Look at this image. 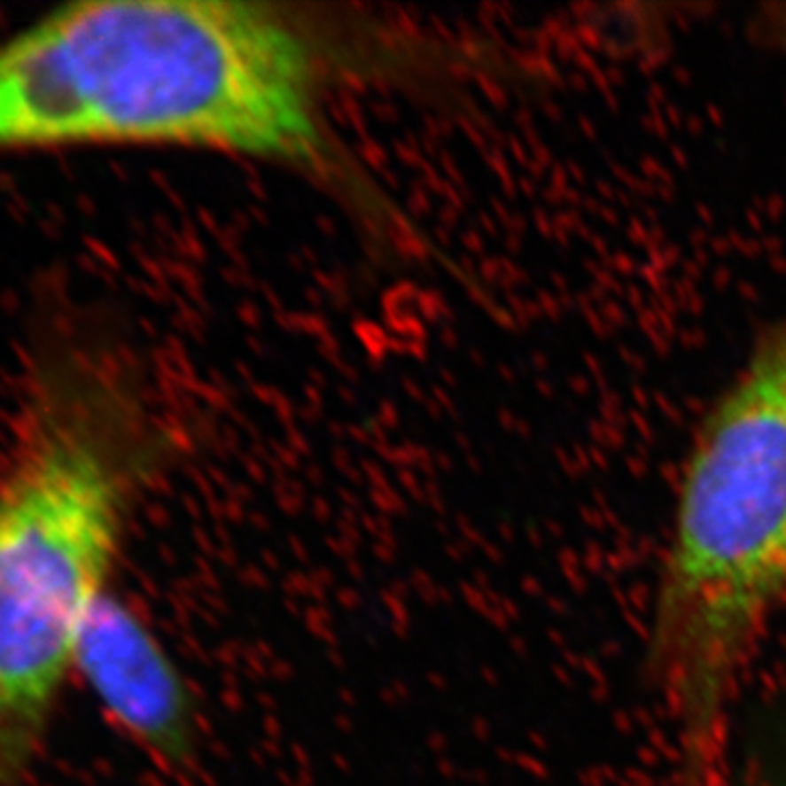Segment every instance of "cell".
I'll use <instances>...</instances> for the list:
<instances>
[{
	"label": "cell",
	"instance_id": "6da1fadb",
	"mask_svg": "<svg viewBox=\"0 0 786 786\" xmlns=\"http://www.w3.org/2000/svg\"><path fill=\"white\" fill-rule=\"evenodd\" d=\"M786 596V319L701 428L660 572L649 668L677 786H729L738 690Z\"/></svg>",
	"mask_w": 786,
	"mask_h": 786
},
{
	"label": "cell",
	"instance_id": "7a4b0ae2",
	"mask_svg": "<svg viewBox=\"0 0 786 786\" xmlns=\"http://www.w3.org/2000/svg\"><path fill=\"white\" fill-rule=\"evenodd\" d=\"M127 494L110 441L64 417L40 424L0 477V786L27 774L74 668Z\"/></svg>",
	"mask_w": 786,
	"mask_h": 786
},
{
	"label": "cell",
	"instance_id": "3957f363",
	"mask_svg": "<svg viewBox=\"0 0 786 786\" xmlns=\"http://www.w3.org/2000/svg\"><path fill=\"white\" fill-rule=\"evenodd\" d=\"M74 668L140 747L167 765L191 760L199 741L191 689L147 625L107 592L88 614Z\"/></svg>",
	"mask_w": 786,
	"mask_h": 786
}]
</instances>
